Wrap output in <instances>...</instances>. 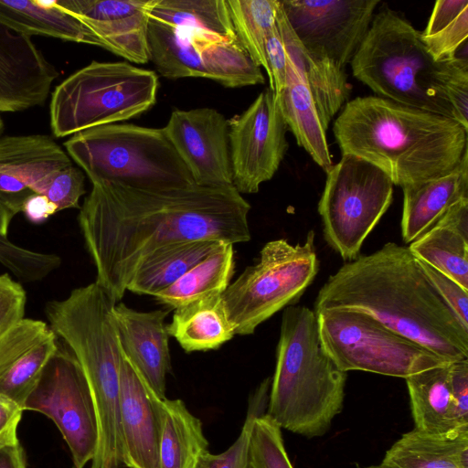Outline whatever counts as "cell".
Here are the masks:
<instances>
[{
  "mask_svg": "<svg viewBox=\"0 0 468 468\" xmlns=\"http://www.w3.org/2000/svg\"><path fill=\"white\" fill-rule=\"evenodd\" d=\"M250 205L233 186L150 190L96 182L78 221L98 282L120 301L139 266L160 248L195 240L250 239Z\"/></svg>",
  "mask_w": 468,
  "mask_h": 468,
  "instance_id": "obj_1",
  "label": "cell"
},
{
  "mask_svg": "<svg viewBox=\"0 0 468 468\" xmlns=\"http://www.w3.org/2000/svg\"><path fill=\"white\" fill-rule=\"evenodd\" d=\"M364 313L448 363L468 359V328L441 298L408 246L388 242L344 263L320 288L317 314Z\"/></svg>",
  "mask_w": 468,
  "mask_h": 468,
  "instance_id": "obj_2",
  "label": "cell"
},
{
  "mask_svg": "<svg viewBox=\"0 0 468 468\" xmlns=\"http://www.w3.org/2000/svg\"><path fill=\"white\" fill-rule=\"evenodd\" d=\"M333 133L342 154L369 162L401 188L449 174L468 151V130L453 119L375 95L347 101Z\"/></svg>",
  "mask_w": 468,
  "mask_h": 468,
  "instance_id": "obj_3",
  "label": "cell"
},
{
  "mask_svg": "<svg viewBox=\"0 0 468 468\" xmlns=\"http://www.w3.org/2000/svg\"><path fill=\"white\" fill-rule=\"evenodd\" d=\"M379 0H282L276 22L287 56L307 81L326 131L346 101V68L358 50Z\"/></svg>",
  "mask_w": 468,
  "mask_h": 468,
  "instance_id": "obj_4",
  "label": "cell"
},
{
  "mask_svg": "<svg viewBox=\"0 0 468 468\" xmlns=\"http://www.w3.org/2000/svg\"><path fill=\"white\" fill-rule=\"evenodd\" d=\"M346 382V372L321 346L314 310L284 308L266 415L281 429L322 436L342 410Z\"/></svg>",
  "mask_w": 468,
  "mask_h": 468,
  "instance_id": "obj_5",
  "label": "cell"
},
{
  "mask_svg": "<svg viewBox=\"0 0 468 468\" xmlns=\"http://www.w3.org/2000/svg\"><path fill=\"white\" fill-rule=\"evenodd\" d=\"M420 33L394 10L381 8L350 63L353 75L376 96L454 120L446 87L468 69L467 58L435 60Z\"/></svg>",
  "mask_w": 468,
  "mask_h": 468,
  "instance_id": "obj_6",
  "label": "cell"
},
{
  "mask_svg": "<svg viewBox=\"0 0 468 468\" xmlns=\"http://www.w3.org/2000/svg\"><path fill=\"white\" fill-rule=\"evenodd\" d=\"M116 301L96 282L45 305L49 326L80 363L95 406L103 450L122 444L120 413L122 348L114 318Z\"/></svg>",
  "mask_w": 468,
  "mask_h": 468,
  "instance_id": "obj_7",
  "label": "cell"
},
{
  "mask_svg": "<svg viewBox=\"0 0 468 468\" xmlns=\"http://www.w3.org/2000/svg\"><path fill=\"white\" fill-rule=\"evenodd\" d=\"M64 146L91 184L150 190L196 185L163 128L105 124L71 135Z\"/></svg>",
  "mask_w": 468,
  "mask_h": 468,
  "instance_id": "obj_8",
  "label": "cell"
},
{
  "mask_svg": "<svg viewBox=\"0 0 468 468\" xmlns=\"http://www.w3.org/2000/svg\"><path fill=\"white\" fill-rule=\"evenodd\" d=\"M159 81L154 70L127 61H91L52 92L50 128L62 138L134 118L151 109Z\"/></svg>",
  "mask_w": 468,
  "mask_h": 468,
  "instance_id": "obj_9",
  "label": "cell"
},
{
  "mask_svg": "<svg viewBox=\"0 0 468 468\" xmlns=\"http://www.w3.org/2000/svg\"><path fill=\"white\" fill-rule=\"evenodd\" d=\"M314 238L310 230L303 243L292 245L285 239L267 242L258 261L229 283L221 298L236 335L253 334L312 284L319 271Z\"/></svg>",
  "mask_w": 468,
  "mask_h": 468,
  "instance_id": "obj_10",
  "label": "cell"
},
{
  "mask_svg": "<svg viewBox=\"0 0 468 468\" xmlns=\"http://www.w3.org/2000/svg\"><path fill=\"white\" fill-rule=\"evenodd\" d=\"M315 315L321 346L341 371L358 370L407 378L422 370L450 364L364 313L329 309Z\"/></svg>",
  "mask_w": 468,
  "mask_h": 468,
  "instance_id": "obj_11",
  "label": "cell"
},
{
  "mask_svg": "<svg viewBox=\"0 0 468 468\" xmlns=\"http://www.w3.org/2000/svg\"><path fill=\"white\" fill-rule=\"evenodd\" d=\"M392 199L393 183L382 170L354 154H342L326 172L317 207L328 246L346 261L356 259Z\"/></svg>",
  "mask_w": 468,
  "mask_h": 468,
  "instance_id": "obj_12",
  "label": "cell"
},
{
  "mask_svg": "<svg viewBox=\"0 0 468 468\" xmlns=\"http://www.w3.org/2000/svg\"><path fill=\"white\" fill-rule=\"evenodd\" d=\"M148 48L149 61L167 79L206 78L228 88L265 82L261 67L239 39L175 27L150 17Z\"/></svg>",
  "mask_w": 468,
  "mask_h": 468,
  "instance_id": "obj_13",
  "label": "cell"
},
{
  "mask_svg": "<svg viewBox=\"0 0 468 468\" xmlns=\"http://www.w3.org/2000/svg\"><path fill=\"white\" fill-rule=\"evenodd\" d=\"M24 410L54 421L69 448L72 468L93 460L99 439L95 406L84 372L68 347L58 346L49 359Z\"/></svg>",
  "mask_w": 468,
  "mask_h": 468,
  "instance_id": "obj_14",
  "label": "cell"
},
{
  "mask_svg": "<svg viewBox=\"0 0 468 468\" xmlns=\"http://www.w3.org/2000/svg\"><path fill=\"white\" fill-rule=\"evenodd\" d=\"M228 122L233 186L239 194L257 193L273 177L289 147L279 100L265 90Z\"/></svg>",
  "mask_w": 468,
  "mask_h": 468,
  "instance_id": "obj_15",
  "label": "cell"
},
{
  "mask_svg": "<svg viewBox=\"0 0 468 468\" xmlns=\"http://www.w3.org/2000/svg\"><path fill=\"white\" fill-rule=\"evenodd\" d=\"M163 129L197 186H233L229 122L222 113L213 108L176 110Z\"/></svg>",
  "mask_w": 468,
  "mask_h": 468,
  "instance_id": "obj_16",
  "label": "cell"
},
{
  "mask_svg": "<svg viewBox=\"0 0 468 468\" xmlns=\"http://www.w3.org/2000/svg\"><path fill=\"white\" fill-rule=\"evenodd\" d=\"M163 400L122 351L120 413L124 466L158 468Z\"/></svg>",
  "mask_w": 468,
  "mask_h": 468,
  "instance_id": "obj_17",
  "label": "cell"
},
{
  "mask_svg": "<svg viewBox=\"0 0 468 468\" xmlns=\"http://www.w3.org/2000/svg\"><path fill=\"white\" fill-rule=\"evenodd\" d=\"M158 0H56L101 40L103 48L135 64L149 61L148 26Z\"/></svg>",
  "mask_w": 468,
  "mask_h": 468,
  "instance_id": "obj_18",
  "label": "cell"
},
{
  "mask_svg": "<svg viewBox=\"0 0 468 468\" xmlns=\"http://www.w3.org/2000/svg\"><path fill=\"white\" fill-rule=\"evenodd\" d=\"M72 165L49 135L0 136V201L21 212L25 200L38 194L51 174Z\"/></svg>",
  "mask_w": 468,
  "mask_h": 468,
  "instance_id": "obj_19",
  "label": "cell"
},
{
  "mask_svg": "<svg viewBox=\"0 0 468 468\" xmlns=\"http://www.w3.org/2000/svg\"><path fill=\"white\" fill-rule=\"evenodd\" d=\"M58 76L31 37L0 22V112L43 105Z\"/></svg>",
  "mask_w": 468,
  "mask_h": 468,
  "instance_id": "obj_20",
  "label": "cell"
},
{
  "mask_svg": "<svg viewBox=\"0 0 468 468\" xmlns=\"http://www.w3.org/2000/svg\"><path fill=\"white\" fill-rule=\"evenodd\" d=\"M57 335L41 320L24 318L0 338V394L23 409L49 359Z\"/></svg>",
  "mask_w": 468,
  "mask_h": 468,
  "instance_id": "obj_21",
  "label": "cell"
},
{
  "mask_svg": "<svg viewBox=\"0 0 468 468\" xmlns=\"http://www.w3.org/2000/svg\"><path fill=\"white\" fill-rule=\"evenodd\" d=\"M121 348L153 390L165 399L166 377L172 371L165 320L168 310L140 312L121 303L114 307Z\"/></svg>",
  "mask_w": 468,
  "mask_h": 468,
  "instance_id": "obj_22",
  "label": "cell"
},
{
  "mask_svg": "<svg viewBox=\"0 0 468 468\" xmlns=\"http://www.w3.org/2000/svg\"><path fill=\"white\" fill-rule=\"evenodd\" d=\"M402 191L401 236L410 244L427 232L453 204L468 197V151L449 174Z\"/></svg>",
  "mask_w": 468,
  "mask_h": 468,
  "instance_id": "obj_23",
  "label": "cell"
},
{
  "mask_svg": "<svg viewBox=\"0 0 468 468\" xmlns=\"http://www.w3.org/2000/svg\"><path fill=\"white\" fill-rule=\"evenodd\" d=\"M408 247L415 258L468 290V197L453 204Z\"/></svg>",
  "mask_w": 468,
  "mask_h": 468,
  "instance_id": "obj_24",
  "label": "cell"
},
{
  "mask_svg": "<svg viewBox=\"0 0 468 468\" xmlns=\"http://www.w3.org/2000/svg\"><path fill=\"white\" fill-rule=\"evenodd\" d=\"M0 22L28 37L45 36L103 48L97 35L56 0H0Z\"/></svg>",
  "mask_w": 468,
  "mask_h": 468,
  "instance_id": "obj_25",
  "label": "cell"
},
{
  "mask_svg": "<svg viewBox=\"0 0 468 468\" xmlns=\"http://www.w3.org/2000/svg\"><path fill=\"white\" fill-rule=\"evenodd\" d=\"M276 98L297 144L326 173L333 165L326 131L323 128L307 81L288 56L285 85Z\"/></svg>",
  "mask_w": 468,
  "mask_h": 468,
  "instance_id": "obj_26",
  "label": "cell"
},
{
  "mask_svg": "<svg viewBox=\"0 0 468 468\" xmlns=\"http://www.w3.org/2000/svg\"><path fill=\"white\" fill-rule=\"evenodd\" d=\"M381 463L391 468H468V427L442 434L414 429L392 444Z\"/></svg>",
  "mask_w": 468,
  "mask_h": 468,
  "instance_id": "obj_27",
  "label": "cell"
},
{
  "mask_svg": "<svg viewBox=\"0 0 468 468\" xmlns=\"http://www.w3.org/2000/svg\"><path fill=\"white\" fill-rule=\"evenodd\" d=\"M450 364L428 368L405 378L418 431L442 434L468 427L460 422L456 414L449 381Z\"/></svg>",
  "mask_w": 468,
  "mask_h": 468,
  "instance_id": "obj_28",
  "label": "cell"
},
{
  "mask_svg": "<svg viewBox=\"0 0 468 468\" xmlns=\"http://www.w3.org/2000/svg\"><path fill=\"white\" fill-rule=\"evenodd\" d=\"M166 331L186 352L217 349L236 335L221 295L175 309Z\"/></svg>",
  "mask_w": 468,
  "mask_h": 468,
  "instance_id": "obj_29",
  "label": "cell"
},
{
  "mask_svg": "<svg viewBox=\"0 0 468 468\" xmlns=\"http://www.w3.org/2000/svg\"><path fill=\"white\" fill-rule=\"evenodd\" d=\"M207 452L200 420L181 399H164L158 468H201Z\"/></svg>",
  "mask_w": 468,
  "mask_h": 468,
  "instance_id": "obj_30",
  "label": "cell"
},
{
  "mask_svg": "<svg viewBox=\"0 0 468 468\" xmlns=\"http://www.w3.org/2000/svg\"><path fill=\"white\" fill-rule=\"evenodd\" d=\"M223 243L203 239L171 244L155 250L139 266L127 290L154 296L168 288Z\"/></svg>",
  "mask_w": 468,
  "mask_h": 468,
  "instance_id": "obj_31",
  "label": "cell"
},
{
  "mask_svg": "<svg viewBox=\"0 0 468 468\" xmlns=\"http://www.w3.org/2000/svg\"><path fill=\"white\" fill-rule=\"evenodd\" d=\"M233 273V245L223 244L154 297L175 310L200 299L221 295L229 285Z\"/></svg>",
  "mask_w": 468,
  "mask_h": 468,
  "instance_id": "obj_32",
  "label": "cell"
},
{
  "mask_svg": "<svg viewBox=\"0 0 468 468\" xmlns=\"http://www.w3.org/2000/svg\"><path fill=\"white\" fill-rule=\"evenodd\" d=\"M150 17L175 27L239 39L227 0H158Z\"/></svg>",
  "mask_w": 468,
  "mask_h": 468,
  "instance_id": "obj_33",
  "label": "cell"
},
{
  "mask_svg": "<svg viewBox=\"0 0 468 468\" xmlns=\"http://www.w3.org/2000/svg\"><path fill=\"white\" fill-rule=\"evenodd\" d=\"M468 36V1L439 0L434 4L420 39L437 61L455 58Z\"/></svg>",
  "mask_w": 468,
  "mask_h": 468,
  "instance_id": "obj_34",
  "label": "cell"
},
{
  "mask_svg": "<svg viewBox=\"0 0 468 468\" xmlns=\"http://www.w3.org/2000/svg\"><path fill=\"white\" fill-rule=\"evenodd\" d=\"M235 32L252 60L270 78L265 54L268 32L276 23L278 0H227Z\"/></svg>",
  "mask_w": 468,
  "mask_h": 468,
  "instance_id": "obj_35",
  "label": "cell"
},
{
  "mask_svg": "<svg viewBox=\"0 0 468 468\" xmlns=\"http://www.w3.org/2000/svg\"><path fill=\"white\" fill-rule=\"evenodd\" d=\"M271 381V378L262 380L250 395L245 421L234 443L219 454L207 452L201 468H250L252 428L255 419L266 413Z\"/></svg>",
  "mask_w": 468,
  "mask_h": 468,
  "instance_id": "obj_36",
  "label": "cell"
},
{
  "mask_svg": "<svg viewBox=\"0 0 468 468\" xmlns=\"http://www.w3.org/2000/svg\"><path fill=\"white\" fill-rule=\"evenodd\" d=\"M250 468H293L285 449L282 429L266 413L254 420Z\"/></svg>",
  "mask_w": 468,
  "mask_h": 468,
  "instance_id": "obj_37",
  "label": "cell"
},
{
  "mask_svg": "<svg viewBox=\"0 0 468 468\" xmlns=\"http://www.w3.org/2000/svg\"><path fill=\"white\" fill-rule=\"evenodd\" d=\"M84 172L73 165L51 174L43 183L39 193L52 202L58 212L80 208V199L85 194Z\"/></svg>",
  "mask_w": 468,
  "mask_h": 468,
  "instance_id": "obj_38",
  "label": "cell"
},
{
  "mask_svg": "<svg viewBox=\"0 0 468 468\" xmlns=\"http://www.w3.org/2000/svg\"><path fill=\"white\" fill-rule=\"evenodd\" d=\"M27 293L8 273L0 274V338L25 317Z\"/></svg>",
  "mask_w": 468,
  "mask_h": 468,
  "instance_id": "obj_39",
  "label": "cell"
},
{
  "mask_svg": "<svg viewBox=\"0 0 468 468\" xmlns=\"http://www.w3.org/2000/svg\"><path fill=\"white\" fill-rule=\"evenodd\" d=\"M418 262L441 298L461 323L468 328V290L430 264L420 260H418Z\"/></svg>",
  "mask_w": 468,
  "mask_h": 468,
  "instance_id": "obj_40",
  "label": "cell"
},
{
  "mask_svg": "<svg viewBox=\"0 0 468 468\" xmlns=\"http://www.w3.org/2000/svg\"><path fill=\"white\" fill-rule=\"evenodd\" d=\"M265 54L270 69V90L278 97L285 85L287 53L277 22L268 32Z\"/></svg>",
  "mask_w": 468,
  "mask_h": 468,
  "instance_id": "obj_41",
  "label": "cell"
},
{
  "mask_svg": "<svg viewBox=\"0 0 468 468\" xmlns=\"http://www.w3.org/2000/svg\"><path fill=\"white\" fill-rule=\"evenodd\" d=\"M449 381L457 417L468 426V359L449 365Z\"/></svg>",
  "mask_w": 468,
  "mask_h": 468,
  "instance_id": "obj_42",
  "label": "cell"
},
{
  "mask_svg": "<svg viewBox=\"0 0 468 468\" xmlns=\"http://www.w3.org/2000/svg\"><path fill=\"white\" fill-rule=\"evenodd\" d=\"M23 412L19 404L0 394V450L19 444L17 427Z\"/></svg>",
  "mask_w": 468,
  "mask_h": 468,
  "instance_id": "obj_43",
  "label": "cell"
},
{
  "mask_svg": "<svg viewBox=\"0 0 468 468\" xmlns=\"http://www.w3.org/2000/svg\"><path fill=\"white\" fill-rule=\"evenodd\" d=\"M21 212L30 222L40 224L58 212V209L45 196L34 193L25 200Z\"/></svg>",
  "mask_w": 468,
  "mask_h": 468,
  "instance_id": "obj_44",
  "label": "cell"
},
{
  "mask_svg": "<svg viewBox=\"0 0 468 468\" xmlns=\"http://www.w3.org/2000/svg\"><path fill=\"white\" fill-rule=\"evenodd\" d=\"M0 468H27L24 449L20 443L0 450Z\"/></svg>",
  "mask_w": 468,
  "mask_h": 468,
  "instance_id": "obj_45",
  "label": "cell"
},
{
  "mask_svg": "<svg viewBox=\"0 0 468 468\" xmlns=\"http://www.w3.org/2000/svg\"><path fill=\"white\" fill-rule=\"evenodd\" d=\"M16 215L12 208L0 201V237L7 238L10 223Z\"/></svg>",
  "mask_w": 468,
  "mask_h": 468,
  "instance_id": "obj_46",
  "label": "cell"
},
{
  "mask_svg": "<svg viewBox=\"0 0 468 468\" xmlns=\"http://www.w3.org/2000/svg\"><path fill=\"white\" fill-rule=\"evenodd\" d=\"M363 468H391V467L384 464L383 463H380L378 464L369 465V466L363 467Z\"/></svg>",
  "mask_w": 468,
  "mask_h": 468,
  "instance_id": "obj_47",
  "label": "cell"
},
{
  "mask_svg": "<svg viewBox=\"0 0 468 468\" xmlns=\"http://www.w3.org/2000/svg\"><path fill=\"white\" fill-rule=\"evenodd\" d=\"M4 128H5L4 121H3V119L0 117V135L2 134V133H3V131H4Z\"/></svg>",
  "mask_w": 468,
  "mask_h": 468,
  "instance_id": "obj_48",
  "label": "cell"
}]
</instances>
